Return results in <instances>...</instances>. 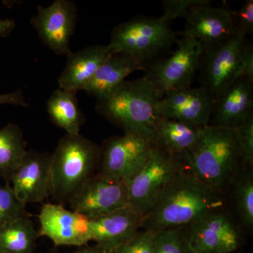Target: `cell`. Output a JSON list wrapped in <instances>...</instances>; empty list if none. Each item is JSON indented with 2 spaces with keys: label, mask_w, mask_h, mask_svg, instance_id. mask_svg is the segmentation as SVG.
I'll list each match as a JSON object with an SVG mask.
<instances>
[{
  "label": "cell",
  "mask_w": 253,
  "mask_h": 253,
  "mask_svg": "<svg viewBox=\"0 0 253 253\" xmlns=\"http://www.w3.org/2000/svg\"><path fill=\"white\" fill-rule=\"evenodd\" d=\"M226 206L225 194L201 184L182 168L145 216L141 229L157 232L184 227Z\"/></svg>",
  "instance_id": "cell-1"
},
{
  "label": "cell",
  "mask_w": 253,
  "mask_h": 253,
  "mask_svg": "<svg viewBox=\"0 0 253 253\" xmlns=\"http://www.w3.org/2000/svg\"><path fill=\"white\" fill-rule=\"evenodd\" d=\"M180 158L190 175L225 194L241 165L235 129L204 126L197 142Z\"/></svg>",
  "instance_id": "cell-2"
},
{
  "label": "cell",
  "mask_w": 253,
  "mask_h": 253,
  "mask_svg": "<svg viewBox=\"0 0 253 253\" xmlns=\"http://www.w3.org/2000/svg\"><path fill=\"white\" fill-rule=\"evenodd\" d=\"M162 94L146 77L125 81L99 98L95 109L124 130L154 142L159 116L156 106Z\"/></svg>",
  "instance_id": "cell-3"
},
{
  "label": "cell",
  "mask_w": 253,
  "mask_h": 253,
  "mask_svg": "<svg viewBox=\"0 0 253 253\" xmlns=\"http://www.w3.org/2000/svg\"><path fill=\"white\" fill-rule=\"evenodd\" d=\"M100 147L84 136L66 134L51 156L52 197L65 206L99 168Z\"/></svg>",
  "instance_id": "cell-4"
},
{
  "label": "cell",
  "mask_w": 253,
  "mask_h": 253,
  "mask_svg": "<svg viewBox=\"0 0 253 253\" xmlns=\"http://www.w3.org/2000/svg\"><path fill=\"white\" fill-rule=\"evenodd\" d=\"M176 37L161 17L141 16L115 26L109 46L112 54L126 55L146 68L169 49Z\"/></svg>",
  "instance_id": "cell-5"
},
{
  "label": "cell",
  "mask_w": 253,
  "mask_h": 253,
  "mask_svg": "<svg viewBox=\"0 0 253 253\" xmlns=\"http://www.w3.org/2000/svg\"><path fill=\"white\" fill-rule=\"evenodd\" d=\"M182 168L180 156L153 143L146 162L126 182L129 207L144 219L154 208L165 188Z\"/></svg>",
  "instance_id": "cell-6"
},
{
  "label": "cell",
  "mask_w": 253,
  "mask_h": 253,
  "mask_svg": "<svg viewBox=\"0 0 253 253\" xmlns=\"http://www.w3.org/2000/svg\"><path fill=\"white\" fill-rule=\"evenodd\" d=\"M246 37L235 33L220 45L203 51L199 70L201 86L214 100L228 86L245 77L243 54Z\"/></svg>",
  "instance_id": "cell-7"
},
{
  "label": "cell",
  "mask_w": 253,
  "mask_h": 253,
  "mask_svg": "<svg viewBox=\"0 0 253 253\" xmlns=\"http://www.w3.org/2000/svg\"><path fill=\"white\" fill-rule=\"evenodd\" d=\"M172 54L159 59L146 68L144 77L151 81L162 96L169 91L191 85L202 56V46L194 38L180 36Z\"/></svg>",
  "instance_id": "cell-8"
},
{
  "label": "cell",
  "mask_w": 253,
  "mask_h": 253,
  "mask_svg": "<svg viewBox=\"0 0 253 253\" xmlns=\"http://www.w3.org/2000/svg\"><path fill=\"white\" fill-rule=\"evenodd\" d=\"M153 143L133 133L109 138L100 147L98 174L126 182L147 161Z\"/></svg>",
  "instance_id": "cell-9"
},
{
  "label": "cell",
  "mask_w": 253,
  "mask_h": 253,
  "mask_svg": "<svg viewBox=\"0 0 253 253\" xmlns=\"http://www.w3.org/2000/svg\"><path fill=\"white\" fill-rule=\"evenodd\" d=\"M195 253H231L241 247L242 231L226 208L208 213L187 226Z\"/></svg>",
  "instance_id": "cell-10"
},
{
  "label": "cell",
  "mask_w": 253,
  "mask_h": 253,
  "mask_svg": "<svg viewBox=\"0 0 253 253\" xmlns=\"http://www.w3.org/2000/svg\"><path fill=\"white\" fill-rule=\"evenodd\" d=\"M73 212L88 219H96L129 207L127 186L125 181L95 174L68 204Z\"/></svg>",
  "instance_id": "cell-11"
},
{
  "label": "cell",
  "mask_w": 253,
  "mask_h": 253,
  "mask_svg": "<svg viewBox=\"0 0 253 253\" xmlns=\"http://www.w3.org/2000/svg\"><path fill=\"white\" fill-rule=\"evenodd\" d=\"M78 13L71 0H55L49 6H39L31 24L43 44L54 54L71 52L70 42L76 30Z\"/></svg>",
  "instance_id": "cell-12"
},
{
  "label": "cell",
  "mask_w": 253,
  "mask_h": 253,
  "mask_svg": "<svg viewBox=\"0 0 253 253\" xmlns=\"http://www.w3.org/2000/svg\"><path fill=\"white\" fill-rule=\"evenodd\" d=\"M186 21L184 31L176 35L194 38L204 51L220 45L236 33L234 11L228 5L216 7L206 0L190 8Z\"/></svg>",
  "instance_id": "cell-13"
},
{
  "label": "cell",
  "mask_w": 253,
  "mask_h": 253,
  "mask_svg": "<svg viewBox=\"0 0 253 253\" xmlns=\"http://www.w3.org/2000/svg\"><path fill=\"white\" fill-rule=\"evenodd\" d=\"M40 236L58 246L81 247L90 242V220L57 204L43 205L38 216Z\"/></svg>",
  "instance_id": "cell-14"
},
{
  "label": "cell",
  "mask_w": 253,
  "mask_h": 253,
  "mask_svg": "<svg viewBox=\"0 0 253 253\" xmlns=\"http://www.w3.org/2000/svg\"><path fill=\"white\" fill-rule=\"evenodd\" d=\"M214 99L203 86L169 91L156 106L159 117L176 120L204 127L209 126Z\"/></svg>",
  "instance_id": "cell-15"
},
{
  "label": "cell",
  "mask_w": 253,
  "mask_h": 253,
  "mask_svg": "<svg viewBox=\"0 0 253 253\" xmlns=\"http://www.w3.org/2000/svg\"><path fill=\"white\" fill-rule=\"evenodd\" d=\"M51 156L28 151L9 183L15 195L26 205L38 204L52 196Z\"/></svg>",
  "instance_id": "cell-16"
},
{
  "label": "cell",
  "mask_w": 253,
  "mask_h": 253,
  "mask_svg": "<svg viewBox=\"0 0 253 253\" xmlns=\"http://www.w3.org/2000/svg\"><path fill=\"white\" fill-rule=\"evenodd\" d=\"M253 81L240 78L214 100L209 126L235 129L253 112Z\"/></svg>",
  "instance_id": "cell-17"
},
{
  "label": "cell",
  "mask_w": 253,
  "mask_h": 253,
  "mask_svg": "<svg viewBox=\"0 0 253 253\" xmlns=\"http://www.w3.org/2000/svg\"><path fill=\"white\" fill-rule=\"evenodd\" d=\"M143 217L129 207L90 220V239L112 252L141 229Z\"/></svg>",
  "instance_id": "cell-18"
},
{
  "label": "cell",
  "mask_w": 253,
  "mask_h": 253,
  "mask_svg": "<svg viewBox=\"0 0 253 253\" xmlns=\"http://www.w3.org/2000/svg\"><path fill=\"white\" fill-rule=\"evenodd\" d=\"M109 44L86 46L67 55L66 66L58 79L59 88L76 95L94 77L100 66L111 55Z\"/></svg>",
  "instance_id": "cell-19"
},
{
  "label": "cell",
  "mask_w": 253,
  "mask_h": 253,
  "mask_svg": "<svg viewBox=\"0 0 253 253\" xmlns=\"http://www.w3.org/2000/svg\"><path fill=\"white\" fill-rule=\"evenodd\" d=\"M137 71H145L146 67L126 55L111 53L100 66L83 91L96 99H99L126 81L131 73Z\"/></svg>",
  "instance_id": "cell-20"
},
{
  "label": "cell",
  "mask_w": 253,
  "mask_h": 253,
  "mask_svg": "<svg viewBox=\"0 0 253 253\" xmlns=\"http://www.w3.org/2000/svg\"><path fill=\"white\" fill-rule=\"evenodd\" d=\"M203 127L160 117L154 142L175 156L188 152L197 142Z\"/></svg>",
  "instance_id": "cell-21"
},
{
  "label": "cell",
  "mask_w": 253,
  "mask_h": 253,
  "mask_svg": "<svg viewBox=\"0 0 253 253\" xmlns=\"http://www.w3.org/2000/svg\"><path fill=\"white\" fill-rule=\"evenodd\" d=\"M46 106L53 124L63 129L66 134H81L84 118L76 95L58 88L51 93Z\"/></svg>",
  "instance_id": "cell-22"
},
{
  "label": "cell",
  "mask_w": 253,
  "mask_h": 253,
  "mask_svg": "<svg viewBox=\"0 0 253 253\" xmlns=\"http://www.w3.org/2000/svg\"><path fill=\"white\" fill-rule=\"evenodd\" d=\"M27 144L18 125L9 123L0 129V176L9 183L27 153Z\"/></svg>",
  "instance_id": "cell-23"
},
{
  "label": "cell",
  "mask_w": 253,
  "mask_h": 253,
  "mask_svg": "<svg viewBox=\"0 0 253 253\" xmlns=\"http://www.w3.org/2000/svg\"><path fill=\"white\" fill-rule=\"evenodd\" d=\"M39 236L31 217L20 218L0 229V253H36Z\"/></svg>",
  "instance_id": "cell-24"
},
{
  "label": "cell",
  "mask_w": 253,
  "mask_h": 253,
  "mask_svg": "<svg viewBox=\"0 0 253 253\" xmlns=\"http://www.w3.org/2000/svg\"><path fill=\"white\" fill-rule=\"evenodd\" d=\"M231 184L233 188V201L240 220L248 229L253 226V168L242 164L238 169ZM231 185V184H230Z\"/></svg>",
  "instance_id": "cell-25"
},
{
  "label": "cell",
  "mask_w": 253,
  "mask_h": 253,
  "mask_svg": "<svg viewBox=\"0 0 253 253\" xmlns=\"http://www.w3.org/2000/svg\"><path fill=\"white\" fill-rule=\"evenodd\" d=\"M154 253H195L190 246L187 226L156 232Z\"/></svg>",
  "instance_id": "cell-26"
},
{
  "label": "cell",
  "mask_w": 253,
  "mask_h": 253,
  "mask_svg": "<svg viewBox=\"0 0 253 253\" xmlns=\"http://www.w3.org/2000/svg\"><path fill=\"white\" fill-rule=\"evenodd\" d=\"M26 206L16 197L10 183L0 186V229L20 218L31 217Z\"/></svg>",
  "instance_id": "cell-27"
},
{
  "label": "cell",
  "mask_w": 253,
  "mask_h": 253,
  "mask_svg": "<svg viewBox=\"0 0 253 253\" xmlns=\"http://www.w3.org/2000/svg\"><path fill=\"white\" fill-rule=\"evenodd\" d=\"M235 131L241 164L245 167L253 168V112L235 128Z\"/></svg>",
  "instance_id": "cell-28"
},
{
  "label": "cell",
  "mask_w": 253,
  "mask_h": 253,
  "mask_svg": "<svg viewBox=\"0 0 253 253\" xmlns=\"http://www.w3.org/2000/svg\"><path fill=\"white\" fill-rule=\"evenodd\" d=\"M156 232L140 229L135 235L120 245L111 253H154Z\"/></svg>",
  "instance_id": "cell-29"
},
{
  "label": "cell",
  "mask_w": 253,
  "mask_h": 253,
  "mask_svg": "<svg viewBox=\"0 0 253 253\" xmlns=\"http://www.w3.org/2000/svg\"><path fill=\"white\" fill-rule=\"evenodd\" d=\"M205 1L206 0H165L163 1L164 12L161 18L168 23L177 18H186L191 6Z\"/></svg>",
  "instance_id": "cell-30"
},
{
  "label": "cell",
  "mask_w": 253,
  "mask_h": 253,
  "mask_svg": "<svg viewBox=\"0 0 253 253\" xmlns=\"http://www.w3.org/2000/svg\"><path fill=\"white\" fill-rule=\"evenodd\" d=\"M235 33L246 36L253 32V1H245L241 9L234 11Z\"/></svg>",
  "instance_id": "cell-31"
},
{
  "label": "cell",
  "mask_w": 253,
  "mask_h": 253,
  "mask_svg": "<svg viewBox=\"0 0 253 253\" xmlns=\"http://www.w3.org/2000/svg\"><path fill=\"white\" fill-rule=\"evenodd\" d=\"M10 104L18 106H29L26 101L24 93L21 89L14 91V92L8 93V94H0V107L3 105Z\"/></svg>",
  "instance_id": "cell-32"
},
{
  "label": "cell",
  "mask_w": 253,
  "mask_h": 253,
  "mask_svg": "<svg viewBox=\"0 0 253 253\" xmlns=\"http://www.w3.org/2000/svg\"><path fill=\"white\" fill-rule=\"evenodd\" d=\"M16 27V23L13 19H0V38H6L11 34Z\"/></svg>",
  "instance_id": "cell-33"
},
{
  "label": "cell",
  "mask_w": 253,
  "mask_h": 253,
  "mask_svg": "<svg viewBox=\"0 0 253 253\" xmlns=\"http://www.w3.org/2000/svg\"><path fill=\"white\" fill-rule=\"evenodd\" d=\"M73 253H111L107 250L103 249L101 246L94 244V246H89L86 244L85 246L78 248L76 251Z\"/></svg>",
  "instance_id": "cell-34"
},
{
  "label": "cell",
  "mask_w": 253,
  "mask_h": 253,
  "mask_svg": "<svg viewBox=\"0 0 253 253\" xmlns=\"http://www.w3.org/2000/svg\"></svg>",
  "instance_id": "cell-35"
},
{
  "label": "cell",
  "mask_w": 253,
  "mask_h": 253,
  "mask_svg": "<svg viewBox=\"0 0 253 253\" xmlns=\"http://www.w3.org/2000/svg\"></svg>",
  "instance_id": "cell-36"
}]
</instances>
